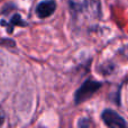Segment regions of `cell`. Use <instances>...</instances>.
Segmentation results:
<instances>
[{
  "mask_svg": "<svg viewBox=\"0 0 128 128\" xmlns=\"http://www.w3.org/2000/svg\"><path fill=\"white\" fill-rule=\"evenodd\" d=\"M100 86L98 82L94 81H86L82 84V86L78 90L76 94H75V102L76 104H81L83 102L86 98L91 97L93 93L97 91V89Z\"/></svg>",
  "mask_w": 128,
  "mask_h": 128,
  "instance_id": "6da1fadb",
  "label": "cell"
},
{
  "mask_svg": "<svg viewBox=\"0 0 128 128\" xmlns=\"http://www.w3.org/2000/svg\"><path fill=\"white\" fill-rule=\"evenodd\" d=\"M102 119H104V124L109 127H125L126 126L125 120L118 114H116L112 110H109V109L104 111Z\"/></svg>",
  "mask_w": 128,
  "mask_h": 128,
  "instance_id": "7a4b0ae2",
  "label": "cell"
},
{
  "mask_svg": "<svg viewBox=\"0 0 128 128\" xmlns=\"http://www.w3.org/2000/svg\"><path fill=\"white\" fill-rule=\"evenodd\" d=\"M56 4L54 1L48 0V1H43L36 8V14L40 18H46L48 16H51L52 14L55 11Z\"/></svg>",
  "mask_w": 128,
  "mask_h": 128,
  "instance_id": "3957f363",
  "label": "cell"
},
{
  "mask_svg": "<svg viewBox=\"0 0 128 128\" xmlns=\"http://www.w3.org/2000/svg\"><path fill=\"white\" fill-rule=\"evenodd\" d=\"M70 4L73 10L80 11L86 4V0H70Z\"/></svg>",
  "mask_w": 128,
  "mask_h": 128,
  "instance_id": "277c9868",
  "label": "cell"
},
{
  "mask_svg": "<svg viewBox=\"0 0 128 128\" xmlns=\"http://www.w3.org/2000/svg\"><path fill=\"white\" fill-rule=\"evenodd\" d=\"M15 25H24V22H22V18H20L19 15L14 16L12 19H11V25H9V26L7 27L9 33H12V27L15 26Z\"/></svg>",
  "mask_w": 128,
  "mask_h": 128,
  "instance_id": "5b68a950",
  "label": "cell"
}]
</instances>
